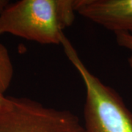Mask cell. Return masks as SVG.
I'll return each mask as SVG.
<instances>
[{
	"label": "cell",
	"mask_w": 132,
	"mask_h": 132,
	"mask_svg": "<svg viewBox=\"0 0 132 132\" xmlns=\"http://www.w3.org/2000/svg\"><path fill=\"white\" fill-rule=\"evenodd\" d=\"M77 0H20L0 16V35L10 34L44 45H61L74 21Z\"/></svg>",
	"instance_id": "6da1fadb"
},
{
	"label": "cell",
	"mask_w": 132,
	"mask_h": 132,
	"mask_svg": "<svg viewBox=\"0 0 132 132\" xmlns=\"http://www.w3.org/2000/svg\"><path fill=\"white\" fill-rule=\"evenodd\" d=\"M61 46L85 85L84 126L87 132H132V112L120 94L88 69L65 34Z\"/></svg>",
	"instance_id": "7a4b0ae2"
},
{
	"label": "cell",
	"mask_w": 132,
	"mask_h": 132,
	"mask_svg": "<svg viewBox=\"0 0 132 132\" xmlns=\"http://www.w3.org/2000/svg\"><path fill=\"white\" fill-rule=\"evenodd\" d=\"M0 110V132H87L71 111L49 107L25 97L8 96Z\"/></svg>",
	"instance_id": "3957f363"
},
{
	"label": "cell",
	"mask_w": 132,
	"mask_h": 132,
	"mask_svg": "<svg viewBox=\"0 0 132 132\" xmlns=\"http://www.w3.org/2000/svg\"><path fill=\"white\" fill-rule=\"evenodd\" d=\"M76 13L114 34L132 35V0H77Z\"/></svg>",
	"instance_id": "277c9868"
},
{
	"label": "cell",
	"mask_w": 132,
	"mask_h": 132,
	"mask_svg": "<svg viewBox=\"0 0 132 132\" xmlns=\"http://www.w3.org/2000/svg\"><path fill=\"white\" fill-rule=\"evenodd\" d=\"M14 74V69L7 48L0 43V93L4 94L9 88Z\"/></svg>",
	"instance_id": "5b68a950"
},
{
	"label": "cell",
	"mask_w": 132,
	"mask_h": 132,
	"mask_svg": "<svg viewBox=\"0 0 132 132\" xmlns=\"http://www.w3.org/2000/svg\"><path fill=\"white\" fill-rule=\"evenodd\" d=\"M114 35L118 46L127 49L132 54V35L127 33L121 32L115 33Z\"/></svg>",
	"instance_id": "8992f818"
},
{
	"label": "cell",
	"mask_w": 132,
	"mask_h": 132,
	"mask_svg": "<svg viewBox=\"0 0 132 132\" xmlns=\"http://www.w3.org/2000/svg\"><path fill=\"white\" fill-rule=\"evenodd\" d=\"M8 102H9L8 96H5V95L0 93V110L7 106Z\"/></svg>",
	"instance_id": "52a82bcc"
},
{
	"label": "cell",
	"mask_w": 132,
	"mask_h": 132,
	"mask_svg": "<svg viewBox=\"0 0 132 132\" xmlns=\"http://www.w3.org/2000/svg\"><path fill=\"white\" fill-rule=\"evenodd\" d=\"M9 1L7 0H0V16L4 12V10L6 9V7L9 5Z\"/></svg>",
	"instance_id": "ba28073f"
},
{
	"label": "cell",
	"mask_w": 132,
	"mask_h": 132,
	"mask_svg": "<svg viewBox=\"0 0 132 132\" xmlns=\"http://www.w3.org/2000/svg\"><path fill=\"white\" fill-rule=\"evenodd\" d=\"M128 65H129V67L132 71V55L128 58Z\"/></svg>",
	"instance_id": "9c48e42d"
}]
</instances>
